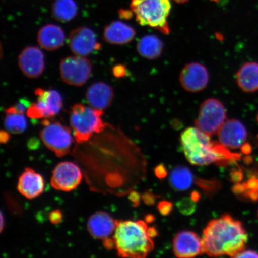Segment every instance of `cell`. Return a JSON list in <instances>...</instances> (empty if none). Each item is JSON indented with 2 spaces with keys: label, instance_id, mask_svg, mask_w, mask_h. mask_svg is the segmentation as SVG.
<instances>
[{
  "label": "cell",
  "instance_id": "1",
  "mask_svg": "<svg viewBox=\"0 0 258 258\" xmlns=\"http://www.w3.org/2000/svg\"><path fill=\"white\" fill-rule=\"evenodd\" d=\"M202 240L204 253L209 256L235 257L244 250L248 235L240 221L225 215L209 222Z\"/></svg>",
  "mask_w": 258,
  "mask_h": 258
},
{
  "label": "cell",
  "instance_id": "2",
  "mask_svg": "<svg viewBox=\"0 0 258 258\" xmlns=\"http://www.w3.org/2000/svg\"><path fill=\"white\" fill-rule=\"evenodd\" d=\"M180 143L186 159L196 166L218 163L226 164L240 159L221 143L211 141V136L197 127L185 129L180 135Z\"/></svg>",
  "mask_w": 258,
  "mask_h": 258
},
{
  "label": "cell",
  "instance_id": "3",
  "mask_svg": "<svg viewBox=\"0 0 258 258\" xmlns=\"http://www.w3.org/2000/svg\"><path fill=\"white\" fill-rule=\"evenodd\" d=\"M144 221L117 220L113 239L119 256L143 258L154 248Z\"/></svg>",
  "mask_w": 258,
  "mask_h": 258
},
{
  "label": "cell",
  "instance_id": "4",
  "mask_svg": "<svg viewBox=\"0 0 258 258\" xmlns=\"http://www.w3.org/2000/svg\"><path fill=\"white\" fill-rule=\"evenodd\" d=\"M172 8L170 0H132L131 11L138 24L169 34L167 22Z\"/></svg>",
  "mask_w": 258,
  "mask_h": 258
},
{
  "label": "cell",
  "instance_id": "5",
  "mask_svg": "<svg viewBox=\"0 0 258 258\" xmlns=\"http://www.w3.org/2000/svg\"><path fill=\"white\" fill-rule=\"evenodd\" d=\"M104 111L83 104L74 105L70 113V122L77 143L88 141L93 135L101 133L106 125L102 121Z\"/></svg>",
  "mask_w": 258,
  "mask_h": 258
},
{
  "label": "cell",
  "instance_id": "6",
  "mask_svg": "<svg viewBox=\"0 0 258 258\" xmlns=\"http://www.w3.org/2000/svg\"><path fill=\"white\" fill-rule=\"evenodd\" d=\"M40 137L45 145L57 157H62L70 153L73 139L70 128L59 122L45 120Z\"/></svg>",
  "mask_w": 258,
  "mask_h": 258
},
{
  "label": "cell",
  "instance_id": "7",
  "mask_svg": "<svg viewBox=\"0 0 258 258\" xmlns=\"http://www.w3.org/2000/svg\"><path fill=\"white\" fill-rule=\"evenodd\" d=\"M227 121V112L223 104L216 99H208L200 107L196 127L210 136L218 134Z\"/></svg>",
  "mask_w": 258,
  "mask_h": 258
},
{
  "label": "cell",
  "instance_id": "8",
  "mask_svg": "<svg viewBox=\"0 0 258 258\" xmlns=\"http://www.w3.org/2000/svg\"><path fill=\"white\" fill-rule=\"evenodd\" d=\"M37 102L31 104L27 114L32 119H41L54 117L61 110L63 106L62 96L54 90L38 88L35 90Z\"/></svg>",
  "mask_w": 258,
  "mask_h": 258
},
{
  "label": "cell",
  "instance_id": "9",
  "mask_svg": "<svg viewBox=\"0 0 258 258\" xmlns=\"http://www.w3.org/2000/svg\"><path fill=\"white\" fill-rule=\"evenodd\" d=\"M92 72L91 62L83 56L67 57L60 63L61 78L71 86H83L89 79Z\"/></svg>",
  "mask_w": 258,
  "mask_h": 258
},
{
  "label": "cell",
  "instance_id": "10",
  "mask_svg": "<svg viewBox=\"0 0 258 258\" xmlns=\"http://www.w3.org/2000/svg\"><path fill=\"white\" fill-rule=\"evenodd\" d=\"M82 177V172L76 164L64 161L57 164L53 170L51 185L59 191H73L80 184Z\"/></svg>",
  "mask_w": 258,
  "mask_h": 258
},
{
  "label": "cell",
  "instance_id": "11",
  "mask_svg": "<svg viewBox=\"0 0 258 258\" xmlns=\"http://www.w3.org/2000/svg\"><path fill=\"white\" fill-rule=\"evenodd\" d=\"M68 43L76 56H86L101 48L91 29L82 27L76 28L71 32Z\"/></svg>",
  "mask_w": 258,
  "mask_h": 258
},
{
  "label": "cell",
  "instance_id": "12",
  "mask_svg": "<svg viewBox=\"0 0 258 258\" xmlns=\"http://www.w3.org/2000/svg\"><path fill=\"white\" fill-rule=\"evenodd\" d=\"M209 81L208 70L198 62L186 64L179 76V82L182 88L191 93L202 91L208 86Z\"/></svg>",
  "mask_w": 258,
  "mask_h": 258
},
{
  "label": "cell",
  "instance_id": "13",
  "mask_svg": "<svg viewBox=\"0 0 258 258\" xmlns=\"http://www.w3.org/2000/svg\"><path fill=\"white\" fill-rule=\"evenodd\" d=\"M18 64L25 76L30 79L38 78L44 70V54L37 47H26L19 54Z\"/></svg>",
  "mask_w": 258,
  "mask_h": 258
},
{
  "label": "cell",
  "instance_id": "14",
  "mask_svg": "<svg viewBox=\"0 0 258 258\" xmlns=\"http://www.w3.org/2000/svg\"><path fill=\"white\" fill-rule=\"evenodd\" d=\"M174 254L178 257H193L204 253L202 240L192 231H182L173 241Z\"/></svg>",
  "mask_w": 258,
  "mask_h": 258
},
{
  "label": "cell",
  "instance_id": "15",
  "mask_svg": "<svg viewBox=\"0 0 258 258\" xmlns=\"http://www.w3.org/2000/svg\"><path fill=\"white\" fill-rule=\"evenodd\" d=\"M219 142L232 149L241 148L246 143L247 132L240 121L231 119L226 121L218 132Z\"/></svg>",
  "mask_w": 258,
  "mask_h": 258
},
{
  "label": "cell",
  "instance_id": "16",
  "mask_svg": "<svg viewBox=\"0 0 258 258\" xmlns=\"http://www.w3.org/2000/svg\"><path fill=\"white\" fill-rule=\"evenodd\" d=\"M116 226L117 220L105 212H98L90 217L87 228L93 238L104 241L114 233Z\"/></svg>",
  "mask_w": 258,
  "mask_h": 258
},
{
  "label": "cell",
  "instance_id": "17",
  "mask_svg": "<svg viewBox=\"0 0 258 258\" xmlns=\"http://www.w3.org/2000/svg\"><path fill=\"white\" fill-rule=\"evenodd\" d=\"M114 91L111 87L104 82L92 84L87 90L86 98L91 107L104 111L111 104Z\"/></svg>",
  "mask_w": 258,
  "mask_h": 258
},
{
  "label": "cell",
  "instance_id": "18",
  "mask_svg": "<svg viewBox=\"0 0 258 258\" xmlns=\"http://www.w3.org/2000/svg\"><path fill=\"white\" fill-rule=\"evenodd\" d=\"M44 182L40 174L34 170L27 168L19 178L18 189L28 199L37 198L44 191Z\"/></svg>",
  "mask_w": 258,
  "mask_h": 258
},
{
  "label": "cell",
  "instance_id": "19",
  "mask_svg": "<svg viewBox=\"0 0 258 258\" xmlns=\"http://www.w3.org/2000/svg\"><path fill=\"white\" fill-rule=\"evenodd\" d=\"M135 35L136 32L131 26L121 21H114L106 26L103 38L109 44L124 45L131 43Z\"/></svg>",
  "mask_w": 258,
  "mask_h": 258
},
{
  "label": "cell",
  "instance_id": "20",
  "mask_svg": "<svg viewBox=\"0 0 258 258\" xmlns=\"http://www.w3.org/2000/svg\"><path fill=\"white\" fill-rule=\"evenodd\" d=\"M37 40L40 46L47 51H54L62 47L66 36L59 26L47 24L42 27L38 32Z\"/></svg>",
  "mask_w": 258,
  "mask_h": 258
},
{
  "label": "cell",
  "instance_id": "21",
  "mask_svg": "<svg viewBox=\"0 0 258 258\" xmlns=\"http://www.w3.org/2000/svg\"><path fill=\"white\" fill-rule=\"evenodd\" d=\"M237 83L243 91L252 93L258 90V63L247 62L238 71Z\"/></svg>",
  "mask_w": 258,
  "mask_h": 258
},
{
  "label": "cell",
  "instance_id": "22",
  "mask_svg": "<svg viewBox=\"0 0 258 258\" xmlns=\"http://www.w3.org/2000/svg\"><path fill=\"white\" fill-rule=\"evenodd\" d=\"M163 47V41L159 37L154 35H148L139 41L137 50L142 57L154 60L161 56Z\"/></svg>",
  "mask_w": 258,
  "mask_h": 258
},
{
  "label": "cell",
  "instance_id": "23",
  "mask_svg": "<svg viewBox=\"0 0 258 258\" xmlns=\"http://www.w3.org/2000/svg\"><path fill=\"white\" fill-rule=\"evenodd\" d=\"M169 181L172 188L179 191H184L192 185L194 177L191 171L185 166H177L171 172Z\"/></svg>",
  "mask_w": 258,
  "mask_h": 258
},
{
  "label": "cell",
  "instance_id": "24",
  "mask_svg": "<svg viewBox=\"0 0 258 258\" xmlns=\"http://www.w3.org/2000/svg\"><path fill=\"white\" fill-rule=\"evenodd\" d=\"M78 7L74 0H56L52 6V15L57 21H72L77 14Z\"/></svg>",
  "mask_w": 258,
  "mask_h": 258
},
{
  "label": "cell",
  "instance_id": "25",
  "mask_svg": "<svg viewBox=\"0 0 258 258\" xmlns=\"http://www.w3.org/2000/svg\"><path fill=\"white\" fill-rule=\"evenodd\" d=\"M5 125L12 134H19L27 127V121L24 114L16 112L13 106L5 109Z\"/></svg>",
  "mask_w": 258,
  "mask_h": 258
},
{
  "label": "cell",
  "instance_id": "26",
  "mask_svg": "<svg viewBox=\"0 0 258 258\" xmlns=\"http://www.w3.org/2000/svg\"><path fill=\"white\" fill-rule=\"evenodd\" d=\"M244 186L243 195L247 196L251 201L258 200V177H251L246 182L243 183Z\"/></svg>",
  "mask_w": 258,
  "mask_h": 258
},
{
  "label": "cell",
  "instance_id": "27",
  "mask_svg": "<svg viewBox=\"0 0 258 258\" xmlns=\"http://www.w3.org/2000/svg\"><path fill=\"white\" fill-rule=\"evenodd\" d=\"M196 202L191 198H184L176 203L177 208L182 215H191L196 211Z\"/></svg>",
  "mask_w": 258,
  "mask_h": 258
},
{
  "label": "cell",
  "instance_id": "28",
  "mask_svg": "<svg viewBox=\"0 0 258 258\" xmlns=\"http://www.w3.org/2000/svg\"><path fill=\"white\" fill-rule=\"evenodd\" d=\"M31 104L28 99L25 98L19 100V101L13 108L16 112L24 114L25 111H27L28 109L31 106Z\"/></svg>",
  "mask_w": 258,
  "mask_h": 258
},
{
  "label": "cell",
  "instance_id": "29",
  "mask_svg": "<svg viewBox=\"0 0 258 258\" xmlns=\"http://www.w3.org/2000/svg\"><path fill=\"white\" fill-rule=\"evenodd\" d=\"M173 209L172 203L168 201L160 202L158 205V209L160 214L164 216L170 214Z\"/></svg>",
  "mask_w": 258,
  "mask_h": 258
},
{
  "label": "cell",
  "instance_id": "30",
  "mask_svg": "<svg viewBox=\"0 0 258 258\" xmlns=\"http://www.w3.org/2000/svg\"><path fill=\"white\" fill-rule=\"evenodd\" d=\"M112 73L117 78H121L126 75V68L123 64H117L113 68Z\"/></svg>",
  "mask_w": 258,
  "mask_h": 258
},
{
  "label": "cell",
  "instance_id": "31",
  "mask_svg": "<svg viewBox=\"0 0 258 258\" xmlns=\"http://www.w3.org/2000/svg\"><path fill=\"white\" fill-rule=\"evenodd\" d=\"M49 219L51 223L53 224H59L62 220V212L59 211H53L49 214Z\"/></svg>",
  "mask_w": 258,
  "mask_h": 258
},
{
  "label": "cell",
  "instance_id": "32",
  "mask_svg": "<svg viewBox=\"0 0 258 258\" xmlns=\"http://www.w3.org/2000/svg\"><path fill=\"white\" fill-rule=\"evenodd\" d=\"M142 199H143L145 204L152 206L154 205L155 202H156V196L149 192H145L143 196H142Z\"/></svg>",
  "mask_w": 258,
  "mask_h": 258
},
{
  "label": "cell",
  "instance_id": "33",
  "mask_svg": "<svg viewBox=\"0 0 258 258\" xmlns=\"http://www.w3.org/2000/svg\"><path fill=\"white\" fill-rule=\"evenodd\" d=\"M155 173L158 178L163 179L167 175V171L166 167L163 164H159L155 169Z\"/></svg>",
  "mask_w": 258,
  "mask_h": 258
},
{
  "label": "cell",
  "instance_id": "34",
  "mask_svg": "<svg viewBox=\"0 0 258 258\" xmlns=\"http://www.w3.org/2000/svg\"><path fill=\"white\" fill-rule=\"evenodd\" d=\"M235 257H257L258 258V253L253 250L242 251L240 253L237 254Z\"/></svg>",
  "mask_w": 258,
  "mask_h": 258
},
{
  "label": "cell",
  "instance_id": "35",
  "mask_svg": "<svg viewBox=\"0 0 258 258\" xmlns=\"http://www.w3.org/2000/svg\"><path fill=\"white\" fill-rule=\"evenodd\" d=\"M231 178L234 182L240 183L243 178V173L241 171L234 170V172L231 174Z\"/></svg>",
  "mask_w": 258,
  "mask_h": 258
},
{
  "label": "cell",
  "instance_id": "36",
  "mask_svg": "<svg viewBox=\"0 0 258 258\" xmlns=\"http://www.w3.org/2000/svg\"><path fill=\"white\" fill-rule=\"evenodd\" d=\"M133 12L127 11V10H120L119 11V16L121 19H130L133 16Z\"/></svg>",
  "mask_w": 258,
  "mask_h": 258
},
{
  "label": "cell",
  "instance_id": "37",
  "mask_svg": "<svg viewBox=\"0 0 258 258\" xmlns=\"http://www.w3.org/2000/svg\"><path fill=\"white\" fill-rule=\"evenodd\" d=\"M132 202H133L134 206H138L140 202V196L137 192L134 191L131 193L129 196Z\"/></svg>",
  "mask_w": 258,
  "mask_h": 258
},
{
  "label": "cell",
  "instance_id": "38",
  "mask_svg": "<svg viewBox=\"0 0 258 258\" xmlns=\"http://www.w3.org/2000/svg\"><path fill=\"white\" fill-rule=\"evenodd\" d=\"M10 139V135L8 132L2 131L0 133V141L2 143H6Z\"/></svg>",
  "mask_w": 258,
  "mask_h": 258
},
{
  "label": "cell",
  "instance_id": "39",
  "mask_svg": "<svg viewBox=\"0 0 258 258\" xmlns=\"http://www.w3.org/2000/svg\"><path fill=\"white\" fill-rule=\"evenodd\" d=\"M241 150L242 153L247 155L251 153V151H252V148H251L249 144L245 143L243 146L241 147Z\"/></svg>",
  "mask_w": 258,
  "mask_h": 258
},
{
  "label": "cell",
  "instance_id": "40",
  "mask_svg": "<svg viewBox=\"0 0 258 258\" xmlns=\"http://www.w3.org/2000/svg\"><path fill=\"white\" fill-rule=\"evenodd\" d=\"M147 233L151 238L156 237L158 235V231L154 227L148 228Z\"/></svg>",
  "mask_w": 258,
  "mask_h": 258
},
{
  "label": "cell",
  "instance_id": "41",
  "mask_svg": "<svg viewBox=\"0 0 258 258\" xmlns=\"http://www.w3.org/2000/svg\"><path fill=\"white\" fill-rule=\"evenodd\" d=\"M155 220V218L152 215H148L145 217V221L147 222V223H152Z\"/></svg>",
  "mask_w": 258,
  "mask_h": 258
},
{
  "label": "cell",
  "instance_id": "42",
  "mask_svg": "<svg viewBox=\"0 0 258 258\" xmlns=\"http://www.w3.org/2000/svg\"><path fill=\"white\" fill-rule=\"evenodd\" d=\"M191 198L195 202H198L200 198H201V196H200L198 192H193L192 193Z\"/></svg>",
  "mask_w": 258,
  "mask_h": 258
},
{
  "label": "cell",
  "instance_id": "43",
  "mask_svg": "<svg viewBox=\"0 0 258 258\" xmlns=\"http://www.w3.org/2000/svg\"><path fill=\"white\" fill-rule=\"evenodd\" d=\"M244 161L245 163L247 164L249 163H251V161H252V158H251V157H245Z\"/></svg>",
  "mask_w": 258,
  "mask_h": 258
},
{
  "label": "cell",
  "instance_id": "44",
  "mask_svg": "<svg viewBox=\"0 0 258 258\" xmlns=\"http://www.w3.org/2000/svg\"><path fill=\"white\" fill-rule=\"evenodd\" d=\"M1 231H2L3 230V226H4V225H3V222H4V219H3V216L2 214L1 215Z\"/></svg>",
  "mask_w": 258,
  "mask_h": 258
},
{
  "label": "cell",
  "instance_id": "45",
  "mask_svg": "<svg viewBox=\"0 0 258 258\" xmlns=\"http://www.w3.org/2000/svg\"><path fill=\"white\" fill-rule=\"evenodd\" d=\"M174 1L178 3H186V2L189 1V0H174Z\"/></svg>",
  "mask_w": 258,
  "mask_h": 258
},
{
  "label": "cell",
  "instance_id": "46",
  "mask_svg": "<svg viewBox=\"0 0 258 258\" xmlns=\"http://www.w3.org/2000/svg\"><path fill=\"white\" fill-rule=\"evenodd\" d=\"M212 1L217 2V1H218V0H212Z\"/></svg>",
  "mask_w": 258,
  "mask_h": 258
},
{
  "label": "cell",
  "instance_id": "47",
  "mask_svg": "<svg viewBox=\"0 0 258 258\" xmlns=\"http://www.w3.org/2000/svg\"><path fill=\"white\" fill-rule=\"evenodd\" d=\"M257 120L258 121V114H257Z\"/></svg>",
  "mask_w": 258,
  "mask_h": 258
},
{
  "label": "cell",
  "instance_id": "48",
  "mask_svg": "<svg viewBox=\"0 0 258 258\" xmlns=\"http://www.w3.org/2000/svg\"><path fill=\"white\" fill-rule=\"evenodd\" d=\"M257 138H258V135H257Z\"/></svg>",
  "mask_w": 258,
  "mask_h": 258
}]
</instances>
